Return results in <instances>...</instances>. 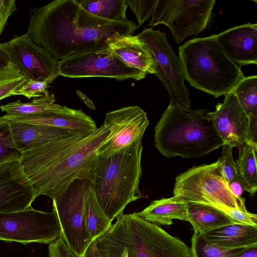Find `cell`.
Returning <instances> with one entry per match:
<instances>
[{"mask_svg": "<svg viewBox=\"0 0 257 257\" xmlns=\"http://www.w3.org/2000/svg\"><path fill=\"white\" fill-rule=\"evenodd\" d=\"M210 242L226 248L246 247L257 245V225L233 223L202 234Z\"/></svg>", "mask_w": 257, "mask_h": 257, "instance_id": "cell-20", "label": "cell"}, {"mask_svg": "<svg viewBox=\"0 0 257 257\" xmlns=\"http://www.w3.org/2000/svg\"><path fill=\"white\" fill-rule=\"evenodd\" d=\"M27 78L11 64L0 68V100L14 95V93Z\"/></svg>", "mask_w": 257, "mask_h": 257, "instance_id": "cell-30", "label": "cell"}, {"mask_svg": "<svg viewBox=\"0 0 257 257\" xmlns=\"http://www.w3.org/2000/svg\"><path fill=\"white\" fill-rule=\"evenodd\" d=\"M85 257H102L98 249L96 240L92 242L88 247Z\"/></svg>", "mask_w": 257, "mask_h": 257, "instance_id": "cell-41", "label": "cell"}, {"mask_svg": "<svg viewBox=\"0 0 257 257\" xmlns=\"http://www.w3.org/2000/svg\"><path fill=\"white\" fill-rule=\"evenodd\" d=\"M77 94L89 108L91 109H95V107L93 103L84 94L80 91H77Z\"/></svg>", "mask_w": 257, "mask_h": 257, "instance_id": "cell-42", "label": "cell"}, {"mask_svg": "<svg viewBox=\"0 0 257 257\" xmlns=\"http://www.w3.org/2000/svg\"><path fill=\"white\" fill-rule=\"evenodd\" d=\"M245 247L229 248L214 244L194 232L191 238V257H234Z\"/></svg>", "mask_w": 257, "mask_h": 257, "instance_id": "cell-27", "label": "cell"}, {"mask_svg": "<svg viewBox=\"0 0 257 257\" xmlns=\"http://www.w3.org/2000/svg\"><path fill=\"white\" fill-rule=\"evenodd\" d=\"M113 134L103 123L93 132L50 141L22 153L21 164L37 196L52 199L76 179L91 180L98 150Z\"/></svg>", "mask_w": 257, "mask_h": 257, "instance_id": "cell-2", "label": "cell"}, {"mask_svg": "<svg viewBox=\"0 0 257 257\" xmlns=\"http://www.w3.org/2000/svg\"><path fill=\"white\" fill-rule=\"evenodd\" d=\"M59 76L70 78L108 77L140 80L146 74L130 67L109 48L86 52L57 62Z\"/></svg>", "mask_w": 257, "mask_h": 257, "instance_id": "cell-10", "label": "cell"}, {"mask_svg": "<svg viewBox=\"0 0 257 257\" xmlns=\"http://www.w3.org/2000/svg\"><path fill=\"white\" fill-rule=\"evenodd\" d=\"M10 120L55 127L74 132L95 131V121L80 108L76 109L66 106L27 115H3Z\"/></svg>", "mask_w": 257, "mask_h": 257, "instance_id": "cell-16", "label": "cell"}, {"mask_svg": "<svg viewBox=\"0 0 257 257\" xmlns=\"http://www.w3.org/2000/svg\"><path fill=\"white\" fill-rule=\"evenodd\" d=\"M184 79L191 86L218 98L231 92L244 77L225 54L216 35L187 41L179 46Z\"/></svg>", "mask_w": 257, "mask_h": 257, "instance_id": "cell-5", "label": "cell"}, {"mask_svg": "<svg viewBox=\"0 0 257 257\" xmlns=\"http://www.w3.org/2000/svg\"><path fill=\"white\" fill-rule=\"evenodd\" d=\"M224 96L223 102L208 114L223 144L239 147L246 140L249 118L233 92Z\"/></svg>", "mask_w": 257, "mask_h": 257, "instance_id": "cell-15", "label": "cell"}, {"mask_svg": "<svg viewBox=\"0 0 257 257\" xmlns=\"http://www.w3.org/2000/svg\"><path fill=\"white\" fill-rule=\"evenodd\" d=\"M215 0H158L148 26H167L176 44L203 31L211 20Z\"/></svg>", "mask_w": 257, "mask_h": 257, "instance_id": "cell-8", "label": "cell"}, {"mask_svg": "<svg viewBox=\"0 0 257 257\" xmlns=\"http://www.w3.org/2000/svg\"><path fill=\"white\" fill-rule=\"evenodd\" d=\"M103 123L112 128L113 134L99 148L98 153L108 155L142 140L149 121L140 106H129L107 112Z\"/></svg>", "mask_w": 257, "mask_h": 257, "instance_id": "cell-13", "label": "cell"}, {"mask_svg": "<svg viewBox=\"0 0 257 257\" xmlns=\"http://www.w3.org/2000/svg\"><path fill=\"white\" fill-rule=\"evenodd\" d=\"M234 257H257V245L245 247Z\"/></svg>", "mask_w": 257, "mask_h": 257, "instance_id": "cell-39", "label": "cell"}, {"mask_svg": "<svg viewBox=\"0 0 257 257\" xmlns=\"http://www.w3.org/2000/svg\"><path fill=\"white\" fill-rule=\"evenodd\" d=\"M173 194L186 202L212 205L225 214L230 208L247 210L245 199L237 198L231 192L218 160L193 167L177 176Z\"/></svg>", "mask_w": 257, "mask_h": 257, "instance_id": "cell-6", "label": "cell"}, {"mask_svg": "<svg viewBox=\"0 0 257 257\" xmlns=\"http://www.w3.org/2000/svg\"><path fill=\"white\" fill-rule=\"evenodd\" d=\"M222 148L221 157L218 160L220 163L223 176L229 185L231 182L239 178L237 173L235 162L232 156V147L228 145L223 144Z\"/></svg>", "mask_w": 257, "mask_h": 257, "instance_id": "cell-31", "label": "cell"}, {"mask_svg": "<svg viewBox=\"0 0 257 257\" xmlns=\"http://www.w3.org/2000/svg\"><path fill=\"white\" fill-rule=\"evenodd\" d=\"M120 257H127V254L126 251L125 250H123L121 252Z\"/></svg>", "mask_w": 257, "mask_h": 257, "instance_id": "cell-43", "label": "cell"}, {"mask_svg": "<svg viewBox=\"0 0 257 257\" xmlns=\"http://www.w3.org/2000/svg\"><path fill=\"white\" fill-rule=\"evenodd\" d=\"M61 234L56 210L46 212L29 208L13 212H0V240L51 243Z\"/></svg>", "mask_w": 257, "mask_h": 257, "instance_id": "cell-9", "label": "cell"}, {"mask_svg": "<svg viewBox=\"0 0 257 257\" xmlns=\"http://www.w3.org/2000/svg\"><path fill=\"white\" fill-rule=\"evenodd\" d=\"M90 13L101 18L113 21L127 20L128 5L124 0H75Z\"/></svg>", "mask_w": 257, "mask_h": 257, "instance_id": "cell-25", "label": "cell"}, {"mask_svg": "<svg viewBox=\"0 0 257 257\" xmlns=\"http://www.w3.org/2000/svg\"><path fill=\"white\" fill-rule=\"evenodd\" d=\"M11 64L5 47V43H0V68L7 67Z\"/></svg>", "mask_w": 257, "mask_h": 257, "instance_id": "cell-40", "label": "cell"}, {"mask_svg": "<svg viewBox=\"0 0 257 257\" xmlns=\"http://www.w3.org/2000/svg\"><path fill=\"white\" fill-rule=\"evenodd\" d=\"M54 94L43 95L39 98H34L29 102H22L20 100L1 105L2 111L6 112V115H27L37 113L48 110L60 108L61 105L55 103Z\"/></svg>", "mask_w": 257, "mask_h": 257, "instance_id": "cell-26", "label": "cell"}, {"mask_svg": "<svg viewBox=\"0 0 257 257\" xmlns=\"http://www.w3.org/2000/svg\"><path fill=\"white\" fill-rule=\"evenodd\" d=\"M37 197L20 159L0 164V212L29 208Z\"/></svg>", "mask_w": 257, "mask_h": 257, "instance_id": "cell-14", "label": "cell"}, {"mask_svg": "<svg viewBox=\"0 0 257 257\" xmlns=\"http://www.w3.org/2000/svg\"><path fill=\"white\" fill-rule=\"evenodd\" d=\"M84 216L86 229L92 241L104 234L112 225V221L105 215L90 186L85 199Z\"/></svg>", "mask_w": 257, "mask_h": 257, "instance_id": "cell-24", "label": "cell"}, {"mask_svg": "<svg viewBox=\"0 0 257 257\" xmlns=\"http://www.w3.org/2000/svg\"><path fill=\"white\" fill-rule=\"evenodd\" d=\"M48 83L45 81L27 80L14 93V95H24L28 98L40 97L49 95L47 88Z\"/></svg>", "mask_w": 257, "mask_h": 257, "instance_id": "cell-33", "label": "cell"}, {"mask_svg": "<svg viewBox=\"0 0 257 257\" xmlns=\"http://www.w3.org/2000/svg\"><path fill=\"white\" fill-rule=\"evenodd\" d=\"M142 140L108 155L98 154L92 170L90 187L106 216L113 221L128 204L143 197Z\"/></svg>", "mask_w": 257, "mask_h": 257, "instance_id": "cell-3", "label": "cell"}, {"mask_svg": "<svg viewBox=\"0 0 257 257\" xmlns=\"http://www.w3.org/2000/svg\"><path fill=\"white\" fill-rule=\"evenodd\" d=\"M139 27L128 20L98 17L75 0H57L32 11L26 34L58 61L108 47V38L116 33L132 35Z\"/></svg>", "mask_w": 257, "mask_h": 257, "instance_id": "cell-1", "label": "cell"}, {"mask_svg": "<svg viewBox=\"0 0 257 257\" xmlns=\"http://www.w3.org/2000/svg\"><path fill=\"white\" fill-rule=\"evenodd\" d=\"M229 187L232 194L237 198H242L241 195L244 191L243 185L240 179L231 182Z\"/></svg>", "mask_w": 257, "mask_h": 257, "instance_id": "cell-38", "label": "cell"}, {"mask_svg": "<svg viewBox=\"0 0 257 257\" xmlns=\"http://www.w3.org/2000/svg\"><path fill=\"white\" fill-rule=\"evenodd\" d=\"M16 10L15 0H0V36L5 29L8 18Z\"/></svg>", "mask_w": 257, "mask_h": 257, "instance_id": "cell-36", "label": "cell"}, {"mask_svg": "<svg viewBox=\"0 0 257 257\" xmlns=\"http://www.w3.org/2000/svg\"><path fill=\"white\" fill-rule=\"evenodd\" d=\"M49 257H80L68 247L62 235L49 245Z\"/></svg>", "mask_w": 257, "mask_h": 257, "instance_id": "cell-34", "label": "cell"}, {"mask_svg": "<svg viewBox=\"0 0 257 257\" xmlns=\"http://www.w3.org/2000/svg\"><path fill=\"white\" fill-rule=\"evenodd\" d=\"M205 109L191 110L170 102L155 127L154 145L163 155L195 158L222 147Z\"/></svg>", "mask_w": 257, "mask_h": 257, "instance_id": "cell-4", "label": "cell"}, {"mask_svg": "<svg viewBox=\"0 0 257 257\" xmlns=\"http://www.w3.org/2000/svg\"><path fill=\"white\" fill-rule=\"evenodd\" d=\"M217 35L227 56L238 66L257 64V24L247 23Z\"/></svg>", "mask_w": 257, "mask_h": 257, "instance_id": "cell-17", "label": "cell"}, {"mask_svg": "<svg viewBox=\"0 0 257 257\" xmlns=\"http://www.w3.org/2000/svg\"><path fill=\"white\" fill-rule=\"evenodd\" d=\"M136 215L142 219L153 223L170 225L173 219L188 221L186 202L177 197L154 200L144 209Z\"/></svg>", "mask_w": 257, "mask_h": 257, "instance_id": "cell-21", "label": "cell"}, {"mask_svg": "<svg viewBox=\"0 0 257 257\" xmlns=\"http://www.w3.org/2000/svg\"><path fill=\"white\" fill-rule=\"evenodd\" d=\"M137 36L150 50L156 65L155 75L167 90L170 101L190 108V93L184 83L179 57L175 53L165 34L150 28L144 29Z\"/></svg>", "mask_w": 257, "mask_h": 257, "instance_id": "cell-11", "label": "cell"}, {"mask_svg": "<svg viewBox=\"0 0 257 257\" xmlns=\"http://www.w3.org/2000/svg\"><path fill=\"white\" fill-rule=\"evenodd\" d=\"M248 116L257 112V76L244 77L231 91Z\"/></svg>", "mask_w": 257, "mask_h": 257, "instance_id": "cell-28", "label": "cell"}, {"mask_svg": "<svg viewBox=\"0 0 257 257\" xmlns=\"http://www.w3.org/2000/svg\"><path fill=\"white\" fill-rule=\"evenodd\" d=\"M22 155L14 140L10 120L0 116V164L20 159Z\"/></svg>", "mask_w": 257, "mask_h": 257, "instance_id": "cell-29", "label": "cell"}, {"mask_svg": "<svg viewBox=\"0 0 257 257\" xmlns=\"http://www.w3.org/2000/svg\"><path fill=\"white\" fill-rule=\"evenodd\" d=\"M15 143L23 153L35 146L50 141L80 136L90 132H74L55 127L10 120Z\"/></svg>", "mask_w": 257, "mask_h": 257, "instance_id": "cell-19", "label": "cell"}, {"mask_svg": "<svg viewBox=\"0 0 257 257\" xmlns=\"http://www.w3.org/2000/svg\"><path fill=\"white\" fill-rule=\"evenodd\" d=\"M90 180L76 179L53 199L61 228V234L69 249L85 257L92 241L87 232L84 216V202Z\"/></svg>", "mask_w": 257, "mask_h": 257, "instance_id": "cell-7", "label": "cell"}, {"mask_svg": "<svg viewBox=\"0 0 257 257\" xmlns=\"http://www.w3.org/2000/svg\"><path fill=\"white\" fill-rule=\"evenodd\" d=\"M186 205L188 221L195 232L203 234L220 227L236 223L212 205L192 202H186Z\"/></svg>", "mask_w": 257, "mask_h": 257, "instance_id": "cell-22", "label": "cell"}, {"mask_svg": "<svg viewBox=\"0 0 257 257\" xmlns=\"http://www.w3.org/2000/svg\"><path fill=\"white\" fill-rule=\"evenodd\" d=\"M248 118L247 135L245 142L257 146V112L250 115Z\"/></svg>", "mask_w": 257, "mask_h": 257, "instance_id": "cell-37", "label": "cell"}, {"mask_svg": "<svg viewBox=\"0 0 257 257\" xmlns=\"http://www.w3.org/2000/svg\"><path fill=\"white\" fill-rule=\"evenodd\" d=\"M226 214L237 223L257 225V215L248 211L230 208Z\"/></svg>", "mask_w": 257, "mask_h": 257, "instance_id": "cell-35", "label": "cell"}, {"mask_svg": "<svg viewBox=\"0 0 257 257\" xmlns=\"http://www.w3.org/2000/svg\"><path fill=\"white\" fill-rule=\"evenodd\" d=\"M257 146L244 142L239 147L238 158L235 166L244 191L253 196L257 190Z\"/></svg>", "mask_w": 257, "mask_h": 257, "instance_id": "cell-23", "label": "cell"}, {"mask_svg": "<svg viewBox=\"0 0 257 257\" xmlns=\"http://www.w3.org/2000/svg\"><path fill=\"white\" fill-rule=\"evenodd\" d=\"M113 52L127 66L145 74H155L156 65L146 44L137 36L116 33L106 40Z\"/></svg>", "mask_w": 257, "mask_h": 257, "instance_id": "cell-18", "label": "cell"}, {"mask_svg": "<svg viewBox=\"0 0 257 257\" xmlns=\"http://www.w3.org/2000/svg\"><path fill=\"white\" fill-rule=\"evenodd\" d=\"M5 47L11 64L27 80L49 84L59 76L58 61L26 34L5 43Z\"/></svg>", "mask_w": 257, "mask_h": 257, "instance_id": "cell-12", "label": "cell"}, {"mask_svg": "<svg viewBox=\"0 0 257 257\" xmlns=\"http://www.w3.org/2000/svg\"><path fill=\"white\" fill-rule=\"evenodd\" d=\"M127 4L135 14L139 26L152 16L158 0H126Z\"/></svg>", "mask_w": 257, "mask_h": 257, "instance_id": "cell-32", "label": "cell"}]
</instances>
